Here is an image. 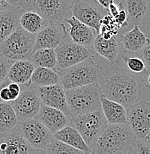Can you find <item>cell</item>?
<instances>
[{
    "instance_id": "2",
    "label": "cell",
    "mask_w": 150,
    "mask_h": 154,
    "mask_svg": "<svg viewBox=\"0 0 150 154\" xmlns=\"http://www.w3.org/2000/svg\"><path fill=\"white\" fill-rule=\"evenodd\" d=\"M136 141L128 124L108 125L92 150L94 154H126L133 151Z\"/></svg>"
},
{
    "instance_id": "3",
    "label": "cell",
    "mask_w": 150,
    "mask_h": 154,
    "mask_svg": "<svg viewBox=\"0 0 150 154\" xmlns=\"http://www.w3.org/2000/svg\"><path fill=\"white\" fill-rule=\"evenodd\" d=\"M57 73L65 91L98 82L103 73V67L92 57Z\"/></svg>"
},
{
    "instance_id": "9",
    "label": "cell",
    "mask_w": 150,
    "mask_h": 154,
    "mask_svg": "<svg viewBox=\"0 0 150 154\" xmlns=\"http://www.w3.org/2000/svg\"><path fill=\"white\" fill-rule=\"evenodd\" d=\"M21 87L20 95L15 101L11 102L19 123L36 118L43 105L37 87L30 83Z\"/></svg>"
},
{
    "instance_id": "34",
    "label": "cell",
    "mask_w": 150,
    "mask_h": 154,
    "mask_svg": "<svg viewBox=\"0 0 150 154\" xmlns=\"http://www.w3.org/2000/svg\"><path fill=\"white\" fill-rule=\"evenodd\" d=\"M14 62L3 56L0 55V83L8 79L10 67Z\"/></svg>"
},
{
    "instance_id": "36",
    "label": "cell",
    "mask_w": 150,
    "mask_h": 154,
    "mask_svg": "<svg viewBox=\"0 0 150 154\" xmlns=\"http://www.w3.org/2000/svg\"><path fill=\"white\" fill-rule=\"evenodd\" d=\"M142 59L144 61L148 70H150V43L139 52Z\"/></svg>"
},
{
    "instance_id": "12",
    "label": "cell",
    "mask_w": 150,
    "mask_h": 154,
    "mask_svg": "<svg viewBox=\"0 0 150 154\" xmlns=\"http://www.w3.org/2000/svg\"><path fill=\"white\" fill-rule=\"evenodd\" d=\"M19 129L28 143L34 149L46 150L54 135L37 118L19 123Z\"/></svg>"
},
{
    "instance_id": "43",
    "label": "cell",
    "mask_w": 150,
    "mask_h": 154,
    "mask_svg": "<svg viewBox=\"0 0 150 154\" xmlns=\"http://www.w3.org/2000/svg\"><path fill=\"white\" fill-rule=\"evenodd\" d=\"M142 31H143V33H144L145 34H146V36H147V38L150 40V26H149V28H148V29H146V30H142Z\"/></svg>"
},
{
    "instance_id": "8",
    "label": "cell",
    "mask_w": 150,
    "mask_h": 154,
    "mask_svg": "<svg viewBox=\"0 0 150 154\" xmlns=\"http://www.w3.org/2000/svg\"><path fill=\"white\" fill-rule=\"evenodd\" d=\"M73 0H26V10L37 13L49 24H62Z\"/></svg>"
},
{
    "instance_id": "37",
    "label": "cell",
    "mask_w": 150,
    "mask_h": 154,
    "mask_svg": "<svg viewBox=\"0 0 150 154\" xmlns=\"http://www.w3.org/2000/svg\"><path fill=\"white\" fill-rule=\"evenodd\" d=\"M11 7L22 8L26 10V0H5Z\"/></svg>"
},
{
    "instance_id": "27",
    "label": "cell",
    "mask_w": 150,
    "mask_h": 154,
    "mask_svg": "<svg viewBox=\"0 0 150 154\" xmlns=\"http://www.w3.org/2000/svg\"><path fill=\"white\" fill-rule=\"evenodd\" d=\"M30 83L37 88H41L60 84V79L58 73L54 70L36 67L32 74Z\"/></svg>"
},
{
    "instance_id": "23",
    "label": "cell",
    "mask_w": 150,
    "mask_h": 154,
    "mask_svg": "<svg viewBox=\"0 0 150 154\" xmlns=\"http://www.w3.org/2000/svg\"><path fill=\"white\" fill-rule=\"evenodd\" d=\"M120 37L123 50L128 52H141L150 43V40L142 31L139 25H134L132 30L125 34H121Z\"/></svg>"
},
{
    "instance_id": "25",
    "label": "cell",
    "mask_w": 150,
    "mask_h": 154,
    "mask_svg": "<svg viewBox=\"0 0 150 154\" xmlns=\"http://www.w3.org/2000/svg\"><path fill=\"white\" fill-rule=\"evenodd\" d=\"M54 138L78 150L87 153H91L92 151L85 143L79 131L71 125H67L61 131L54 134Z\"/></svg>"
},
{
    "instance_id": "44",
    "label": "cell",
    "mask_w": 150,
    "mask_h": 154,
    "mask_svg": "<svg viewBox=\"0 0 150 154\" xmlns=\"http://www.w3.org/2000/svg\"><path fill=\"white\" fill-rule=\"evenodd\" d=\"M126 154H135V153H134V151L131 152V153H126Z\"/></svg>"
},
{
    "instance_id": "42",
    "label": "cell",
    "mask_w": 150,
    "mask_h": 154,
    "mask_svg": "<svg viewBox=\"0 0 150 154\" xmlns=\"http://www.w3.org/2000/svg\"><path fill=\"white\" fill-rule=\"evenodd\" d=\"M30 154H49L46 150H40V149H34Z\"/></svg>"
},
{
    "instance_id": "5",
    "label": "cell",
    "mask_w": 150,
    "mask_h": 154,
    "mask_svg": "<svg viewBox=\"0 0 150 154\" xmlns=\"http://www.w3.org/2000/svg\"><path fill=\"white\" fill-rule=\"evenodd\" d=\"M37 34H32L19 26L0 45V55L12 62L30 60Z\"/></svg>"
},
{
    "instance_id": "39",
    "label": "cell",
    "mask_w": 150,
    "mask_h": 154,
    "mask_svg": "<svg viewBox=\"0 0 150 154\" xmlns=\"http://www.w3.org/2000/svg\"><path fill=\"white\" fill-rule=\"evenodd\" d=\"M141 86L143 85L146 88L150 89V70L147 71L145 76L141 80Z\"/></svg>"
},
{
    "instance_id": "40",
    "label": "cell",
    "mask_w": 150,
    "mask_h": 154,
    "mask_svg": "<svg viewBox=\"0 0 150 154\" xmlns=\"http://www.w3.org/2000/svg\"><path fill=\"white\" fill-rule=\"evenodd\" d=\"M97 1L103 8L106 10H108L109 6L114 3V0H97Z\"/></svg>"
},
{
    "instance_id": "38",
    "label": "cell",
    "mask_w": 150,
    "mask_h": 154,
    "mask_svg": "<svg viewBox=\"0 0 150 154\" xmlns=\"http://www.w3.org/2000/svg\"><path fill=\"white\" fill-rule=\"evenodd\" d=\"M107 11L109 12V15L112 16L113 18H115L117 14H119V11H120V4L116 5L113 3L109 6Z\"/></svg>"
},
{
    "instance_id": "11",
    "label": "cell",
    "mask_w": 150,
    "mask_h": 154,
    "mask_svg": "<svg viewBox=\"0 0 150 154\" xmlns=\"http://www.w3.org/2000/svg\"><path fill=\"white\" fill-rule=\"evenodd\" d=\"M128 125L137 139L147 138L150 132V102L142 100L126 107Z\"/></svg>"
},
{
    "instance_id": "15",
    "label": "cell",
    "mask_w": 150,
    "mask_h": 154,
    "mask_svg": "<svg viewBox=\"0 0 150 154\" xmlns=\"http://www.w3.org/2000/svg\"><path fill=\"white\" fill-rule=\"evenodd\" d=\"M38 92L43 105L58 109L71 119L65 91L60 84L38 88Z\"/></svg>"
},
{
    "instance_id": "19",
    "label": "cell",
    "mask_w": 150,
    "mask_h": 154,
    "mask_svg": "<svg viewBox=\"0 0 150 154\" xmlns=\"http://www.w3.org/2000/svg\"><path fill=\"white\" fill-rule=\"evenodd\" d=\"M128 16L129 25H139L150 18V0H120Z\"/></svg>"
},
{
    "instance_id": "20",
    "label": "cell",
    "mask_w": 150,
    "mask_h": 154,
    "mask_svg": "<svg viewBox=\"0 0 150 154\" xmlns=\"http://www.w3.org/2000/svg\"><path fill=\"white\" fill-rule=\"evenodd\" d=\"M25 11L11 7L0 12V45L20 26V18Z\"/></svg>"
},
{
    "instance_id": "33",
    "label": "cell",
    "mask_w": 150,
    "mask_h": 154,
    "mask_svg": "<svg viewBox=\"0 0 150 154\" xmlns=\"http://www.w3.org/2000/svg\"><path fill=\"white\" fill-rule=\"evenodd\" d=\"M133 151L135 154H150V139L149 138L143 140L137 139Z\"/></svg>"
},
{
    "instance_id": "46",
    "label": "cell",
    "mask_w": 150,
    "mask_h": 154,
    "mask_svg": "<svg viewBox=\"0 0 150 154\" xmlns=\"http://www.w3.org/2000/svg\"><path fill=\"white\" fill-rule=\"evenodd\" d=\"M89 154H94V152H93V150H92V151H91V153H90Z\"/></svg>"
},
{
    "instance_id": "30",
    "label": "cell",
    "mask_w": 150,
    "mask_h": 154,
    "mask_svg": "<svg viewBox=\"0 0 150 154\" xmlns=\"http://www.w3.org/2000/svg\"><path fill=\"white\" fill-rule=\"evenodd\" d=\"M22 87L8 79L0 83V103H11L20 95Z\"/></svg>"
},
{
    "instance_id": "32",
    "label": "cell",
    "mask_w": 150,
    "mask_h": 154,
    "mask_svg": "<svg viewBox=\"0 0 150 154\" xmlns=\"http://www.w3.org/2000/svg\"><path fill=\"white\" fill-rule=\"evenodd\" d=\"M120 29L121 28L117 25L114 19L112 16L108 14L103 19L98 34L101 35L105 39H109L120 34Z\"/></svg>"
},
{
    "instance_id": "22",
    "label": "cell",
    "mask_w": 150,
    "mask_h": 154,
    "mask_svg": "<svg viewBox=\"0 0 150 154\" xmlns=\"http://www.w3.org/2000/svg\"><path fill=\"white\" fill-rule=\"evenodd\" d=\"M101 109L107 120L108 125L128 124L125 106L118 102L101 96Z\"/></svg>"
},
{
    "instance_id": "29",
    "label": "cell",
    "mask_w": 150,
    "mask_h": 154,
    "mask_svg": "<svg viewBox=\"0 0 150 154\" xmlns=\"http://www.w3.org/2000/svg\"><path fill=\"white\" fill-rule=\"evenodd\" d=\"M30 62L36 67L56 70L57 66L55 49L44 48L34 51L30 57Z\"/></svg>"
},
{
    "instance_id": "17",
    "label": "cell",
    "mask_w": 150,
    "mask_h": 154,
    "mask_svg": "<svg viewBox=\"0 0 150 154\" xmlns=\"http://www.w3.org/2000/svg\"><path fill=\"white\" fill-rule=\"evenodd\" d=\"M120 36L121 33L109 39H105L101 35L97 34L95 37L93 50L112 65L115 63L123 50Z\"/></svg>"
},
{
    "instance_id": "10",
    "label": "cell",
    "mask_w": 150,
    "mask_h": 154,
    "mask_svg": "<svg viewBox=\"0 0 150 154\" xmlns=\"http://www.w3.org/2000/svg\"><path fill=\"white\" fill-rule=\"evenodd\" d=\"M71 11L77 20L93 28L99 33L101 22L109 12L97 0H73Z\"/></svg>"
},
{
    "instance_id": "45",
    "label": "cell",
    "mask_w": 150,
    "mask_h": 154,
    "mask_svg": "<svg viewBox=\"0 0 150 154\" xmlns=\"http://www.w3.org/2000/svg\"><path fill=\"white\" fill-rule=\"evenodd\" d=\"M147 138H149V139H150V132H149V135H148V136H147Z\"/></svg>"
},
{
    "instance_id": "21",
    "label": "cell",
    "mask_w": 150,
    "mask_h": 154,
    "mask_svg": "<svg viewBox=\"0 0 150 154\" xmlns=\"http://www.w3.org/2000/svg\"><path fill=\"white\" fill-rule=\"evenodd\" d=\"M141 81L149 70L139 53H132L123 50L115 62Z\"/></svg>"
},
{
    "instance_id": "4",
    "label": "cell",
    "mask_w": 150,
    "mask_h": 154,
    "mask_svg": "<svg viewBox=\"0 0 150 154\" xmlns=\"http://www.w3.org/2000/svg\"><path fill=\"white\" fill-rule=\"evenodd\" d=\"M65 96L71 118L101 108L99 82L67 90Z\"/></svg>"
},
{
    "instance_id": "13",
    "label": "cell",
    "mask_w": 150,
    "mask_h": 154,
    "mask_svg": "<svg viewBox=\"0 0 150 154\" xmlns=\"http://www.w3.org/2000/svg\"><path fill=\"white\" fill-rule=\"evenodd\" d=\"M34 150L24 138L19 124L10 132L0 136V154H30Z\"/></svg>"
},
{
    "instance_id": "6",
    "label": "cell",
    "mask_w": 150,
    "mask_h": 154,
    "mask_svg": "<svg viewBox=\"0 0 150 154\" xmlns=\"http://www.w3.org/2000/svg\"><path fill=\"white\" fill-rule=\"evenodd\" d=\"M81 134L85 143L92 150L98 138L108 126L102 109L70 119L69 125Z\"/></svg>"
},
{
    "instance_id": "1",
    "label": "cell",
    "mask_w": 150,
    "mask_h": 154,
    "mask_svg": "<svg viewBox=\"0 0 150 154\" xmlns=\"http://www.w3.org/2000/svg\"><path fill=\"white\" fill-rule=\"evenodd\" d=\"M98 82L102 96L125 107L139 102L141 97V81L116 63L103 73Z\"/></svg>"
},
{
    "instance_id": "7",
    "label": "cell",
    "mask_w": 150,
    "mask_h": 154,
    "mask_svg": "<svg viewBox=\"0 0 150 154\" xmlns=\"http://www.w3.org/2000/svg\"><path fill=\"white\" fill-rule=\"evenodd\" d=\"M93 50L77 44L72 40L69 33L55 48L57 66L55 71L69 68L92 57Z\"/></svg>"
},
{
    "instance_id": "16",
    "label": "cell",
    "mask_w": 150,
    "mask_h": 154,
    "mask_svg": "<svg viewBox=\"0 0 150 154\" xmlns=\"http://www.w3.org/2000/svg\"><path fill=\"white\" fill-rule=\"evenodd\" d=\"M65 22L69 25L68 33L72 41L88 49L93 50L94 42L97 36L94 29L77 20L73 16L65 19Z\"/></svg>"
},
{
    "instance_id": "18",
    "label": "cell",
    "mask_w": 150,
    "mask_h": 154,
    "mask_svg": "<svg viewBox=\"0 0 150 154\" xmlns=\"http://www.w3.org/2000/svg\"><path fill=\"white\" fill-rule=\"evenodd\" d=\"M37 118L47 127L53 135L69 125L70 122V118L63 112L43 105H42Z\"/></svg>"
},
{
    "instance_id": "41",
    "label": "cell",
    "mask_w": 150,
    "mask_h": 154,
    "mask_svg": "<svg viewBox=\"0 0 150 154\" xmlns=\"http://www.w3.org/2000/svg\"><path fill=\"white\" fill-rule=\"evenodd\" d=\"M11 8L9 4H8L5 0H0V12Z\"/></svg>"
},
{
    "instance_id": "24",
    "label": "cell",
    "mask_w": 150,
    "mask_h": 154,
    "mask_svg": "<svg viewBox=\"0 0 150 154\" xmlns=\"http://www.w3.org/2000/svg\"><path fill=\"white\" fill-rule=\"evenodd\" d=\"M36 66L30 61H16L11 65L8 79L20 85L29 84Z\"/></svg>"
},
{
    "instance_id": "28",
    "label": "cell",
    "mask_w": 150,
    "mask_h": 154,
    "mask_svg": "<svg viewBox=\"0 0 150 154\" xmlns=\"http://www.w3.org/2000/svg\"><path fill=\"white\" fill-rule=\"evenodd\" d=\"M19 124L11 103H0V136L10 132Z\"/></svg>"
},
{
    "instance_id": "31",
    "label": "cell",
    "mask_w": 150,
    "mask_h": 154,
    "mask_svg": "<svg viewBox=\"0 0 150 154\" xmlns=\"http://www.w3.org/2000/svg\"><path fill=\"white\" fill-rule=\"evenodd\" d=\"M49 154H89L90 153L78 150L61 141L53 138L46 148Z\"/></svg>"
},
{
    "instance_id": "26",
    "label": "cell",
    "mask_w": 150,
    "mask_h": 154,
    "mask_svg": "<svg viewBox=\"0 0 150 154\" xmlns=\"http://www.w3.org/2000/svg\"><path fill=\"white\" fill-rule=\"evenodd\" d=\"M49 25V22L37 13L30 10H25L20 18V26L32 34H37Z\"/></svg>"
},
{
    "instance_id": "35",
    "label": "cell",
    "mask_w": 150,
    "mask_h": 154,
    "mask_svg": "<svg viewBox=\"0 0 150 154\" xmlns=\"http://www.w3.org/2000/svg\"><path fill=\"white\" fill-rule=\"evenodd\" d=\"M119 4H120V11H119V14H117V17L114 19L115 20L116 23L117 24V25L120 28H124V27H127L129 25L128 16H127L126 11L122 3L120 2Z\"/></svg>"
},
{
    "instance_id": "14",
    "label": "cell",
    "mask_w": 150,
    "mask_h": 154,
    "mask_svg": "<svg viewBox=\"0 0 150 154\" xmlns=\"http://www.w3.org/2000/svg\"><path fill=\"white\" fill-rule=\"evenodd\" d=\"M68 33V29L63 23L49 24L36 36L34 51L39 49H55Z\"/></svg>"
}]
</instances>
